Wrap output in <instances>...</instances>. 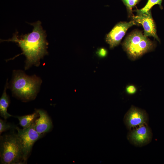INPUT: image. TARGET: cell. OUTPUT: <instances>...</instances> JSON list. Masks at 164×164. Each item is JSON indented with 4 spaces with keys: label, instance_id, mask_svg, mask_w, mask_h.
<instances>
[{
    "label": "cell",
    "instance_id": "1",
    "mask_svg": "<svg viewBox=\"0 0 164 164\" xmlns=\"http://www.w3.org/2000/svg\"><path fill=\"white\" fill-rule=\"evenodd\" d=\"M33 27L32 31L29 33L19 36L17 33L12 37L2 41H11L17 43L26 58L25 68L27 70L32 65L38 67L40 61L48 54V43L46 40L45 31L43 30L41 22L38 21L30 24Z\"/></svg>",
    "mask_w": 164,
    "mask_h": 164
},
{
    "label": "cell",
    "instance_id": "2",
    "mask_svg": "<svg viewBox=\"0 0 164 164\" xmlns=\"http://www.w3.org/2000/svg\"><path fill=\"white\" fill-rule=\"evenodd\" d=\"M42 82L36 75L29 76L23 71H15L11 90L14 94L23 100H33L37 95Z\"/></svg>",
    "mask_w": 164,
    "mask_h": 164
},
{
    "label": "cell",
    "instance_id": "3",
    "mask_svg": "<svg viewBox=\"0 0 164 164\" xmlns=\"http://www.w3.org/2000/svg\"><path fill=\"white\" fill-rule=\"evenodd\" d=\"M13 130L0 138V162L3 164L25 163L17 134Z\"/></svg>",
    "mask_w": 164,
    "mask_h": 164
},
{
    "label": "cell",
    "instance_id": "4",
    "mask_svg": "<svg viewBox=\"0 0 164 164\" xmlns=\"http://www.w3.org/2000/svg\"><path fill=\"white\" fill-rule=\"evenodd\" d=\"M156 45L155 42L151 40L142 31L138 30L134 31L130 33L122 43L124 50L129 58L132 60L152 51Z\"/></svg>",
    "mask_w": 164,
    "mask_h": 164
},
{
    "label": "cell",
    "instance_id": "5",
    "mask_svg": "<svg viewBox=\"0 0 164 164\" xmlns=\"http://www.w3.org/2000/svg\"><path fill=\"white\" fill-rule=\"evenodd\" d=\"M17 135L22 147L24 159L26 162L31 151L33 146L37 140L43 135L39 133L35 128V121L26 128L20 129L17 127Z\"/></svg>",
    "mask_w": 164,
    "mask_h": 164
},
{
    "label": "cell",
    "instance_id": "6",
    "mask_svg": "<svg viewBox=\"0 0 164 164\" xmlns=\"http://www.w3.org/2000/svg\"><path fill=\"white\" fill-rule=\"evenodd\" d=\"M133 25H138L133 20L117 23L105 37V41L109 45L110 48L112 49L119 45L128 29Z\"/></svg>",
    "mask_w": 164,
    "mask_h": 164
},
{
    "label": "cell",
    "instance_id": "7",
    "mask_svg": "<svg viewBox=\"0 0 164 164\" xmlns=\"http://www.w3.org/2000/svg\"><path fill=\"white\" fill-rule=\"evenodd\" d=\"M152 133L151 129L146 124L140 126L131 131L128 138L134 145L141 147L149 143L152 139Z\"/></svg>",
    "mask_w": 164,
    "mask_h": 164
},
{
    "label": "cell",
    "instance_id": "8",
    "mask_svg": "<svg viewBox=\"0 0 164 164\" xmlns=\"http://www.w3.org/2000/svg\"><path fill=\"white\" fill-rule=\"evenodd\" d=\"M148 121V116L146 112L134 106L131 107L124 118L125 124L129 129L146 124Z\"/></svg>",
    "mask_w": 164,
    "mask_h": 164
},
{
    "label": "cell",
    "instance_id": "9",
    "mask_svg": "<svg viewBox=\"0 0 164 164\" xmlns=\"http://www.w3.org/2000/svg\"><path fill=\"white\" fill-rule=\"evenodd\" d=\"M131 18L138 25L140 24L142 26L144 35L147 37H153L160 43V40L157 34L156 26L152 16L151 10L140 15H133Z\"/></svg>",
    "mask_w": 164,
    "mask_h": 164
},
{
    "label": "cell",
    "instance_id": "10",
    "mask_svg": "<svg viewBox=\"0 0 164 164\" xmlns=\"http://www.w3.org/2000/svg\"><path fill=\"white\" fill-rule=\"evenodd\" d=\"M39 115V118L35 121V128L39 134L43 135L48 132L52 128V123L47 112L41 109L36 111Z\"/></svg>",
    "mask_w": 164,
    "mask_h": 164
},
{
    "label": "cell",
    "instance_id": "11",
    "mask_svg": "<svg viewBox=\"0 0 164 164\" xmlns=\"http://www.w3.org/2000/svg\"><path fill=\"white\" fill-rule=\"evenodd\" d=\"M8 85L7 80L3 92L0 99V114L1 116L5 119L12 116L7 111L9 103V97L6 93Z\"/></svg>",
    "mask_w": 164,
    "mask_h": 164
},
{
    "label": "cell",
    "instance_id": "12",
    "mask_svg": "<svg viewBox=\"0 0 164 164\" xmlns=\"http://www.w3.org/2000/svg\"><path fill=\"white\" fill-rule=\"evenodd\" d=\"M39 116L36 111L34 113L22 116H17L16 117L19 121L20 125L23 128H26L29 127L34 122L36 117Z\"/></svg>",
    "mask_w": 164,
    "mask_h": 164
},
{
    "label": "cell",
    "instance_id": "13",
    "mask_svg": "<svg viewBox=\"0 0 164 164\" xmlns=\"http://www.w3.org/2000/svg\"><path fill=\"white\" fill-rule=\"evenodd\" d=\"M162 0H148L145 5L142 8L138 9H136L134 11L137 13V15H140L151 10L152 8L155 5H158L161 9H163L162 5Z\"/></svg>",
    "mask_w": 164,
    "mask_h": 164
},
{
    "label": "cell",
    "instance_id": "14",
    "mask_svg": "<svg viewBox=\"0 0 164 164\" xmlns=\"http://www.w3.org/2000/svg\"><path fill=\"white\" fill-rule=\"evenodd\" d=\"M125 6L128 14V17L130 18L134 15L132 13V8L135 6L142 0H121Z\"/></svg>",
    "mask_w": 164,
    "mask_h": 164
},
{
    "label": "cell",
    "instance_id": "15",
    "mask_svg": "<svg viewBox=\"0 0 164 164\" xmlns=\"http://www.w3.org/2000/svg\"><path fill=\"white\" fill-rule=\"evenodd\" d=\"M17 126L14 125L6 121L0 119V134L8 130H14L16 128Z\"/></svg>",
    "mask_w": 164,
    "mask_h": 164
},
{
    "label": "cell",
    "instance_id": "16",
    "mask_svg": "<svg viewBox=\"0 0 164 164\" xmlns=\"http://www.w3.org/2000/svg\"><path fill=\"white\" fill-rule=\"evenodd\" d=\"M136 87L133 85L130 84L128 85L126 87V92L128 94H134L137 91Z\"/></svg>",
    "mask_w": 164,
    "mask_h": 164
},
{
    "label": "cell",
    "instance_id": "17",
    "mask_svg": "<svg viewBox=\"0 0 164 164\" xmlns=\"http://www.w3.org/2000/svg\"><path fill=\"white\" fill-rule=\"evenodd\" d=\"M107 50L104 48H100L97 52L98 55L101 57H105L107 55Z\"/></svg>",
    "mask_w": 164,
    "mask_h": 164
}]
</instances>
